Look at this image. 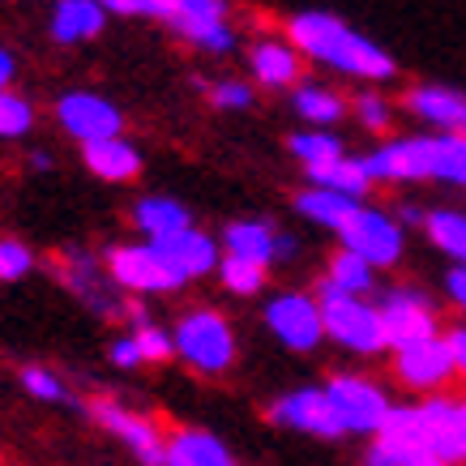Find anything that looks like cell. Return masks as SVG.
I'll return each mask as SVG.
<instances>
[{
    "instance_id": "obj_1",
    "label": "cell",
    "mask_w": 466,
    "mask_h": 466,
    "mask_svg": "<svg viewBox=\"0 0 466 466\" xmlns=\"http://www.w3.org/2000/svg\"><path fill=\"white\" fill-rule=\"evenodd\" d=\"M424 458L462 466L458 450V398L432 394L410 398L390 410V420L372 441H364L360 466H415Z\"/></svg>"
},
{
    "instance_id": "obj_2",
    "label": "cell",
    "mask_w": 466,
    "mask_h": 466,
    "mask_svg": "<svg viewBox=\"0 0 466 466\" xmlns=\"http://www.w3.org/2000/svg\"><path fill=\"white\" fill-rule=\"evenodd\" d=\"M291 39H296V47H304V56L321 60L339 73L372 77V82L394 77V56L372 39H364L360 30H351L347 22H339L334 14H296L291 17Z\"/></svg>"
},
{
    "instance_id": "obj_3",
    "label": "cell",
    "mask_w": 466,
    "mask_h": 466,
    "mask_svg": "<svg viewBox=\"0 0 466 466\" xmlns=\"http://www.w3.org/2000/svg\"><path fill=\"white\" fill-rule=\"evenodd\" d=\"M171 347L188 372L198 377H227L236 360H240V339H236V325L227 321L218 309H184L171 321Z\"/></svg>"
},
{
    "instance_id": "obj_4",
    "label": "cell",
    "mask_w": 466,
    "mask_h": 466,
    "mask_svg": "<svg viewBox=\"0 0 466 466\" xmlns=\"http://www.w3.org/2000/svg\"><path fill=\"white\" fill-rule=\"evenodd\" d=\"M325 394H329V407H334V420L342 428V441H372L381 432V424L390 420V410L398 407L390 385L368 377V372H355V368H342V372H329L325 377Z\"/></svg>"
},
{
    "instance_id": "obj_5",
    "label": "cell",
    "mask_w": 466,
    "mask_h": 466,
    "mask_svg": "<svg viewBox=\"0 0 466 466\" xmlns=\"http://www.w3.org/2000/svg\"><path fill=\"white\" fill-rule=\"evenodd\" d=\"M86 415H90V424L99 428L103 437L116 441L137 466H163L167 428L158 424L155 415L128 407V402H120V398H112V394L90 398V402H86Z\"/></svg>"
},
{
    "instance_id": "obj_6",
    "label": "cell",
    "mask_w": 466,
    "mask_h": 466,
    "mask_svg": "<svg viewBox=\"0 0 466 466\" xmlns=\"http://www.w3.org/2000/svg\"><path fill=\"white\" fill-rule=\"evenodd\" d=\"M317 299H321L325 342H334L339 351L360 355V360H377V355L390 351L377 299L368 296H317Z\"/></svg>"
},
{
    "instance_id": "obj_7",
    "label": "cell",
    "mask_w": 466,
    "mask_h": 466,
    "mask_svg": "<svg viewBox=\"0 0 466 466\" xmlns=\"http://www.w3.org/2000/svg\"><path fill=\"white\" fill-rule=\"evenodd\" d=\"M103 266L112 274V283L125 296H176L184 291L180 269L167 261V253L155 240H137V244H112L103 253Z\"/></svg>"
},
{
    "instance_id": "obj_8",
    "label": "cell",
    "mask_w": 466,
    "mask_h": 466,
    "mask_svg": "<svg viewBox=\"0 0 466 466\" xmlns=\"http://www.w3.org/2000/svg\"><path fill=\"white\" fill-rule=\"evenodd\" d=\"M56 279L65 283V291H73V296L82 299L95 317H103V321H120V317L133 321V317H142V309L128 304V296L112 283V274H107V266H103L99 257L65 253L56 261Z\"/></svg>"
},
{
    "instance_id": "obj_9",
    "label": "cell",
    "mask_w": 466,
    "mask_h": 466,
    "mask_svg": "<svg viewBox=\"0 0 466 466\" xmlns=\"http://www.w3.org/2000/svg\"><path fill=\"white\" fill-rule=\"evenodd\" d=\"M261 321L274 334L279 347L296 355H312L325 342V321H321V299L317 291H279L266 299Z\"/></svg>"
},
{
    "instance_id": "obj_10",
    "label": "cell",
    "mask_w": 466,
    "mask_h": 466,
    "mask_svg": "<svg viewBox=\"0 0 466 466\" xmlns=\"http://www.w3.org/2000/svg\"><path fill=\"white\" fill-rule=\"evenodd\" d=\"M390 355H394V360H390V377H394V385L402 394H415V398L450 394V385L458 381L445 334L410 342V347H398V351H390Z\"/></svg>"
},
{
    "instance_id": "obj_11",
    "label": "cell",
    "mask_w": 466,
    "mask_h": 466,
    "mask_svg": "<svg viewBox=\"0 0 466 466\" xmlns=\"http://www.w3.org/2000/svg\"><path fill=\"white\" fill-rule=\"evenodd\" d=\"M377 309H381V325H385L390 351L410 347V342L437 339L441 334L437 299L428 296V291H420V287H410V283L385 287L381 296H377Z\"/></svg>"
},
{
    "instance_id": "obj_12",
    "label": "cell",
    "mask_w": 466,
    "mask_h": 466,
    "mask_svg": "<svg viewBox=\"0 0 466 466\" xmlns=\"http://www.w3.org/2000/svg\"><path fill=\"white\" fill-rule=\"evenodd\" d=\"M266 420L274 428H283L291 437H309V441H342V428L334 420L329 394L325 385H291L266 407Z\"/></svg>"
},
{
    "instance_id": "obj_13",
    "label": "cell",
    "mask_w": 466,
    "mask_h": 466,
    "mask_svg": "<svg viewBox=\"0 0 466 466\" xmlns=\"http://www.w3.org/2000/svg\"><path fill=\"white\" fill-rule=\"evenodd\" d=\"M339 240L347 253L364 257L372 269H394L407 253V231L398 223L394 214L385 210H372V206H360V210L342 223Z\"/></svg>"
},
{
    "instance_id": "obj_14",
    "label": "cell",
    "mask_w": 466,
    "mask_h": 466,
    "mask_svg": "<svg viewBox=\"0 0 466 466\" xmlns=\"http://www.w3.org/2000/svg\"><path fill=\"white\" fill-rule=\"evenodd\" d=\"M218 244H223L227 257H244V261H257V266H266V269L296 257V236H287V231L261 223V218L227 223V231H223V240Z\"/></svg>"
},
{
    "instance_id": "obj_15",
    "label": "cell",
    "mask_w": 466,
    "mask_h": 466,
    "mask_svg": "<svg viewBox=\"0 0 466 466\" xmlns=\"http://www.w3.org/2000/svg\"><path fill=\"white\" fill-rule=\"evenodd\" d=\"M163 466H240V462H236V450L214 428L176 424V428H167Z\"/></svg>"
},
{
    "instance_id": "obj_16",
    "label": "cell",
    "mask_w": 466,
    "mask_h": 466,
    "mask_svg": "<svg viewBox=\"0 0 466 466\" xmlns=\"http://www.w3.org/2000/svg\"><path fill=\"white\" fill-rule=\"evenodd\" d=\"M56 120L69 128L77 142H103V137H116L120 133V112L116 103H107L103 95H90V90H73L56 103Z\"/></svg>"
},
{
    "instance_id": "obj_17",
    "label": "cell",
    "mask_w": 466,
    "mask_h": 466,
    "mask_svg": "<svg viewBox=\"0 0 466 466\" xmlns=\"http://www.w3.org/2000/svg\"><path fill=\"white\" fill-rule=\"evenodd\" d=\"M368 180H428L432 176V137H402L360 158Z\"/></svg>"
},
{
    "instance_id": "obj_18",
    "label": "cell",
    "mask_w": 466,
    "mask_h": 466,
    "mask_svg": "<svg viewBox=\"0 0 466 466\" xmlns=\"http://www.w3.org/2000/svg\"><path fill=\"white\" fill-rule=\"evenodd\" d=\"M171 26L180 30L188 43H198L206 52H231V26H227L223 0H176Z\"/></svg>"
},
{
    "instance_id": "obj_19",
    "label": "cell",
    "mask_w": 466,
    "mask_h": 466,
    "mask_svg": "<svg viewBox=\"0 0 466 466\" xmlns=\"http://www.w3.org/2000/svg\"><path fill=\"white\" fill-rule=\"evenodd\" d=\"M155 244L167 253L171 266L180 269L184 283L214 274V269H218V261H223V244L214 240V236H206L201 227H188V231H180V236H167V240H155Z\"/></svg>"
},
{
    "instance_id": "obj_20",
    "label": "cell",
    "mask_w": 466,
    "mask_h": 466,
    "mask_svg": "<svg viewBox=\"0 0 466 466\" xmlns=\"http://www.w3.org/2000/svg\"><path fill=\"white\" fill-rule=\"evenodd\" d=\"M372 291H377V269L368 266L364 257L347 253V248H339V253L325 261V274H321V283H317V296H368L372 299Z\"/></svg>"
},
{
    "instance_id": "obj_21",
    "label": "cell",
    "mask_w": 466,
    "mask_h": 466,
    "mask_svg": "<svg viewBox=\"0 0 466 466\" xmlns=\"http://www.w3.org/2000/svg\"><path fill=\"white\" fill-rule=\"evenodd\" d=\"M410 112L424 116L428 125H437L441 133H458L466 137V95L450 90V86H420L410 90Z\"/></svg>"
},
{
    "instance_id": "obj_22",
    "label": "cell",
    "mask_w": 466,
    "mask_h": 466,
    "mask_svg": "<svg viewBox=\"0 0 466 466\" xmlns=\"http://www.w3.org/2000/svg\"><path fill=\"white\" fill-rule=\"evenodd\" d=\"M133 227L146 240H167V236H180V231L193 227V214L176 198H142L137 210H133Z\"/></svg>"
},
{
    "instance_id": "obj_23",
    "label": "cell",
    "mask_w": 466,
    "mask_h": 466,
    "mask_svg": "<svg viewBox=\"0 0 466 466\" xmlns=\"http://www.w3.org/2000/svg\"><path fill=\"white\" fill-rule=\"evenodd\" d=\"M86 167L95 171L99 180H133L142 171V155L120 137H103V142H86L82 146Z\"/></svg>"
},
{
    "instance_id": "obj_24",
    "label": "cell",
    "mask_w": 466,
    "mask_h": 466,
    "mask_svg": "<svg viewBox=\"0 0 466 466\" xmlns=\"http://www.w3.org/2000/svg\"><path fill=\"white\" fill-rule=\"evenodd\" d=\"M107 22V9L99 0H60L56 14H52V39L60 43H82L95 39Z\"/></svg>"
},
{
    "instance_id": "obj_25",
    "label": "cell",
    "mask_w": 466,
    "mask_h": 466,
    "mask_svg": "<svg viewBox=\"0 0 466 466\" xmlns=\"http://www.w3.org/2000/svg\"><path fill=\"white\" fill-rule=\"evenodd\" d=\"M364 201H355V198H342V193H329V188H304L296 198V210L309 218V223H317V227H325V231H334L339 236L342 231V223L351 218L355 210H360Z\"/></svg>"
},
{
    "instance_id": "obj_26",
    "label": "cell",
    "mask_w": 466,
    "mask_h": 466,
    "mask_svg": "<svg viewBox=\"0 0 466 466\" xmlns=\"http://www.w3.org/2000/svg\"><path fill=\"white\" fill-rule=\"evenodd\" d=\"M424 236L432 240L437 253H445L453 266L466 269V214L462 210H428Z\"/></svg>"
},
{
    "instance_id": "obj_27",
    "label": "cell",
    "mask_w": 466,
    "mask_h": 466,
    "mask_svg": "<svg viewBox=\"0 0 466 466\" xmlns=\"http://www.w3.org/2000/svg\"><path fill=\"white\" fill-rule=\"evenodd\" d=\"M17 385L30 402H43V407H69L73 402V385L47 364H26L17 372Z\"/></svg>"
},
{
    "instance_id": "obj_28",
    "label": "cell",
    "mask_w": 466,
    "mask_h": 466,
    "mask_svg": "<svg viewBox=\"0 0 466 466\" xmlns=\"http://www.w3.org/2000/svg\"><path fill=\"white\" fill-rule=\"evenodd\" d=\"M253 73L261 86H291L299 77V56L287 43H257L253 47Z\"/></svg>"
},
{
    "instance_id": "obj_29",
    "label": "cell",
    "mask_w": 466,
    "mask_h": 466,
    "mask_svg": "<svg viewBox=\"0 0 466 466\" xmlns=\"http://www.w3.org/2000/svg\"><path fill=\"white\" fill-rule=\"evenodd\" d=\"M218 283H223V291L227 296H236V299H253V296H261L266 291V283H269V269L266 266H257V261H244V257H227L223 253V261H218Z\"/></svg>"
},
{
    "instance_id": "obj_30",
    "label": "cell",
    "mask_w": 466,
    "mask_h": 466,
    "mask_svg": "<svg viewBox=\"0 0 466 466\" xmlns=\"http://www.w3.org/2000/svg\"><path fill=\"white\" fill-rule=\"evenodd\" d=\"M312 176V184L317 188H329V193H342V198H355V201H364V193H368V171H364V163L360 158H347L342 155L339 163H329V167H321V171H309Z\"/></svg>"
},
{
    "instance_id": "obj_31",
    "label": "cell",
    "mask_w": 466,
    "mask_h": 466,
    "mask_svg": "<svg viewBox=\"0 0 466 466\" xmlns=\"http://www.w3.org/2000/svg\"><path fill=\"white\" fill-rule=\"evenodd\" d=\"M287 146H291V155L304 163V171H321V167H329V163H339L342 158V142L334 137V133H321V128L296 133Z\"/></svg>"
},
{
    "instance_id": "obj_32",
    "label": "cell",
    "mask_w": 466,
    "mask_h": 466,
    "mask_svg": "<svg viewBox=\"0 0 466 466\" xmlns=\"http://www.w3.org/2000/svg\"><path fill=\"white\" fill-rule=\"evenodd\" d=\"M432 176L453 188H466V137H432Z\"/></svg>"
},
{
    "instance_id": "obj_33",
    "label": "cell",
    "mask_w": 466,
    "mask_h": 466,
    "mask_svg": "<svg viewBox=\"0 0 466 466\" xmlns=\"http://www.w3.org/2000/svg\"><path fill=\"white\" fill-rule=\"evenodd\" d=\"M128 334L137 339V347H142V360L146 364H167V360H176V347H171V329L167 325L150 321V317H133V325H128Z\"/></svg>"
},
{
    "instance_id": "obj_34",
    "label": "cell",
    "mask_w": 466,
    "mask_h": 466,
    "mask_svg": "<svg viewBox=\"0 0 466 466\" xmlns=\"http://www.w3.org/2000/svg\"><path fill=\"white\" fill-rule=\"evenodd\" d=\"M291 103H296V112L304 116V120H312V125H334V120H342V99L334 90H321V86H299Z\"/></svg>"
},
{
    "instance_id": "obj_35",
    "label": "cell",
    "mask_w": 466,
    "mask_h": 466,
    "mask_svg": "<svg viewBox=\"0 0 466 466\" xmlns=\"http://www.w3.org/2000/svg\"><path fill=\"white\" fill-rule=\"evenodd\" d=\"M30 269H35V253H30V244L5 236V240H0V283H22Z\"/></svg>"
},
{
    "instance_id": "obj_36",
    "label": "cell",
    "mask_w": 466,
    "mask_h": 466,
    "mask_svg": "<svg viewBox=\"0 0 466 466\" xmlns=\"http://www.w3.org/2000/svg\"><path fill=\"white\" fill-rule=\"evenodd\" d=\"M30 125H35L30 103L9 95V90H0V137H22Z\"/></svg>"
},
{
    "instance_id": "obj_37",
    "label": "cell",
    "mask_w": 466,
    "mask_h": 466,
    "mask_svg": "<svg viewBox=\"0 0 466 466\" xmlns=\"http://www.w3.org/2000/svg\"><path fill=\"white\" fill-rule=\"evenodd\" d=\"M107 14H120V17H171V9H176V0H99Z\"/></svg>"
},
{
    "instance_id": "obj_38",
    "label": "cell",
    "mask_w": 466,
    "mask_h": 466,
    "mask_svg": "<svg viewBox=\"0 0 466 466\" xmlns=\"http://www.w3.org/2000/svg\"><path fill=\"white\" fill-rule=\"evenodd\" d=\"M107 360H112V368H120V372H133V368H146L142 360V347H137V339L133 334H116L112 342H107Z\"/></svg>"
},
{
    "instance_id": "obj_39",
    "label": "cell",
    "mask_w": 466,
    "mask_h": 466,
    "mask_svg": "<svg viewBox=\"0 0 466 466\" xmlns=\"http://www.w3.org/2000/svg\"><path fill=\"white\" fill-rule=\"evenodd\" d=\"M210 99L218 103V107H236V112H240V107L253 103V90L244 82H218V86H210Z\"/></svg>"
},
{
    "instance_id": "obj_40",
    "label": "cell",
    "mask_w": 466,
    "mask_h": 466,
    "mask_svg": "<svg viewBox=\"0 0 466 466\" xmlns=\"http://www.w3.org/2000/svg\"><path fill=\"white\" fill-rule=\"evenodd\" d=\"M360 120H364L368 128H385V125H390V107H385V99L364 95V99H360Z\"/></svg>"
},
{
    "instance_id": "obj_41",
    "label": "cell",
    "mask_w": 466,
    "mask_h": 466,
    "mask_svg": "<svg viewBox=\"0 0 466 466\" xmlns=\"http://www.w3.org/2000/svg\"><path fill=\"white\" fill-rule=\"evenodd\" d=\"M445 342H450V355H453V372H458V381H466V325H453V329H445Z\"/></svg>"
},
{
    "instance_id": "obj_42",
    "label": "cell",
    "mask_w": 466,
    "mask_h": 466,
    "mask_svg": "<svg viewBox=\"0 0 466 466\" xmlns=\"http://www.w3.org/2000/svg\"><path fill=\"white\" fill-rule=\"evenodd\" d=\"M445 296H450V304L466 317V269L453 266L450 274H445Z\"/></svg>"
},
{
    "instance_id": "obj_43",
    "label": "cell",
    "mask_w": 466,
    "mask_h": 466,
    "mask_svg": "<svg viewBox=\"0 0 466 466\" xmlns=\"http://www.w3.org/2000/svg\"><path fill=\"white\" fill-rule=\"evenodd\" d=\"M14 69H17V60L0 47V90H9V82H14Z\"/></svg>"
},
{
    "instance_id": "obj_44",
    "label": "cell",
    "mask_w": 466,
    "mask_h": 466,
    "mask_svg": "<svg viewBox=\"0 0 466 466\" xmlns=\"http://www.w3.org/2000/svg\"><path fill=\"white\" fill-rule=\"evenodd\" d=\"M458 450H462V462H466V394L458 398Z\"/></svg>"
},
{
    "instance_id": "obj_45",
    "label": "cell",
    "mask_w": 466,
    "mask_h": 466,
    "mask_svg": "<svg viewBox=\"0 0 466 466\" xmlns=\"http://www.w3.org/2000/svg\"><path fill=\"white\" fill-rule=\"evenodd\" d=\"M415 466H453V462H441V458H424V462H415Z\"/></svg>"
}]
</instances>
